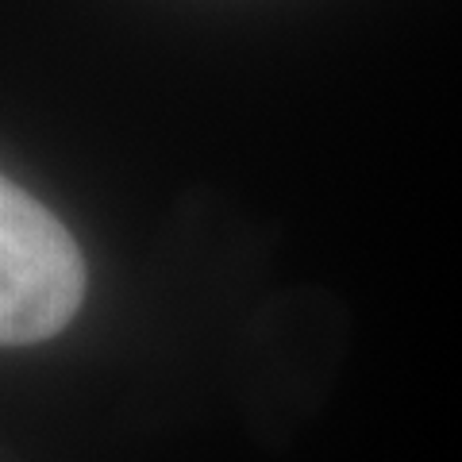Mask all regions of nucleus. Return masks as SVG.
I'll return each mask as SVG.
<instances>
[{
	"label": "nucleus",
	"instance_id": "obj_1",
	"mask_svg": "<svg viewBox=\"0 0 462 462\" xmlns=\"http://www.w3.org/2000/svg\"><path fill=\"white\" fill-rule=\"evenodd\" d=\"M85 293L69 231L16 181L0 185V339L27 346L58 336Z\"/></svg>",
	"mask_w": 462,
	"mask_h": 462
}]
</instances>
